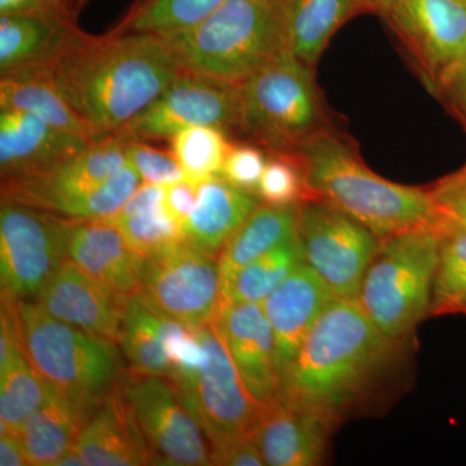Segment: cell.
Masks as SVG:
<instances>
[{"label": "cell", "mask_w": 466, "mask_h": 466, "mask_svg": "<svg viewBox=\"0 0 466 466\" xmlns=\"http://www.w3.org/2000/svg\"><path fill=\"white\" fill-rule=\"evenodd\" d=\"M408 342L383 334L357 299H336L281 376L280 400L339 426L400 366Z\"/></svg>", "instance_id": "cell-1"}, {"label": "cell", "mask_w": 466, "mask_h": 466, "mask_svg": "<svg viewBox=\"0 0 466 466\" xmlns=\"http://www.w3.org/2000/svg\"><path fill=\"white\" fill-rule=\"evenodd\" d=\"M48 70L76 115L106 137L142 115L183 69L165 36L78 29Z\"/></svg>", "instance_id": "cell-2"}, {"label": "cell", "mask_w": 466, "mask_h": 466, "mask_svg": "<svg viewBox=\"0 0 466 466\" xmlns=\"http://www.w3.org/2000/svg\"><path fill=\"white\" fill-rule=\"evenodd\" d=\"M294 156L302 165L308 198L330 202L379 238L440 226L431 189L403 186L373 173L339 135L321 131Z\"/></svg>", "instance_id": "cell-3"}, {"label": "cell", "mask_w": 466, "mask_h": 466, "mask_svg": "<svg viewBox=\"0 0 466 466\" xmlns=\"http://www.w3.org/2000/svg\"><path fill=\"white\" fill-rule=\"evenodd\" d=\"M164 36L183 70L238 86L289 48L280 0H226L198 25Z\"/></svg>", "instance_id": "cell-4"}, {"label": "cell", "mask_w": 466, "mask_h": 466, "mask_svg": "<svg viewBox=\"0 0 466 466\" xmlns=\"http://www.w3.org/2000/svg\"><path fill=\"white\" fill-rule=\"evenodd\" d=\"M438 254L437 226L408 229L380 241L357 300L390 339L410 342L417 325L431 317Z\"/></svg>", "instance_id": "cell-5"}, {"label": "cell", "mask_w": 466, "mask_h": 466, "mask_svg": "<svg viewBox=\"0 0 466 466\" xmlns=\"http://www.w3.org/2000/svg\"><path fill=\"white\" fill-rule=\"evenodd\" d=\"M17 309L26 357L52 388L95 410L122 385L118 343L57 320L35 300H18Z\"/></svg>", "instance_id": "cell-6"}, {"label": "cell", "mask_w": 466, "mask_h": 466, "mask_svg": "<svg viewBox=\"0 0 466 466\" xmlns=\"http://www.w3.org/2000/svg\"><path fill=\"white\" fill-rule=\"evenodd\" d=\"M312 66L288 48L240 85L241 127L280 155L327 130Z\"/></svg>", "instance_id": "cell-7"}, {"label": "cell", "mask_w": 466, "mask_h": 466, "mask_svg": "<svg viewBox=\"0 0 466 466\" xmlns=\"http://www.w3.org/2000/svg\"><path fill=\"white\" fill-rule=\"evenodd\" d=\"M128 142L124 135H109L46 173L2 180V201L42 208L66 219H99V186L128 161Z\"/></svg>", "instance_id": "cell-8"}, {"label": "cell", "mask_w": 466, "mask_h": 466, "mask_svg": "<svg viewBox=\"0 0 466 466\" xmlns=\"http://www.w3.org/2000/svg\"><path fill=\"white\" fill-rule=\"evenodd\" d=\"M297 238L305 263L336 299H357L381 238L348 213L319 198L299 205Z\"/></svg>", "instance_id": "cell-9"}, {"label": "cell", "mask_w": 466, "mask_h": 466, "mask_svg": "<svg viewBox=\"0 0 466 466\" xmlns=\"http://www.w3.org/2000/svg\"><path fill=\"white\" fill-rule=\"evenodd\" d=\"M205 361L191 388L177 392L211 450L253 437L263 406L245 388L216 321L196 328Z\"/></svg>", "instance_id": "cell-10"}, {"label": "cell", "mask_w": 466, "mask_h": 466, "mask_svg": "<svg viewBox=\"0 0 466 466\" xmlns=\"http://www.w3.org/2000/svg\"><path fill=\"white\" fill-rule=\"evenodd\" d=\"M69 219L42 208L2 201L0 284L2 297H36L67 259Z\"/></svg>", "instance_id": "cell-11"}, {"label": "cell", "mask_w": 466, "mask_h": 466, "mask_svg": "<svg viewBox=\"0 0 466 466\" xmlns=\"http://www.w3.org/2000/svg\"><path fill=\"white\" fill-rule=\"evenodd\" d=\"M140 293L164 317L200 328L219 308V259L186 242L159 251L144 262Z\"/></svg>", "instance_id": "cell-12"}, {"label": "cell", "mask_w": 466, "mask_h": 466, "mask_svg": "<svg viewBox=\"0 0 466 466\" xmlns=\"http://www.w3.org/2000/svg\"><path fill=\"white\" fill-rule=\"evenodd\" d=\"M196 126L219 128L226 134L240 128V86L182 70L157 99L118 134L130 140L171 139Z\"/></svg>", "instance_id": "cell-13"}, {"label": "cell", "mask_w": 466, "mask_h": 466, "mask_svg": "<svg viewBox=\"0 0 466 466\" xmlns=\"http://www.w3.org/2000/svg\"><path fill=\"white\" fill-rule=\"evenodd\" d=\"M165 376L133 373L122 390L133 408L152 465H211V447L173 382Z\"/></svg>", "instance_id": "cell-14"}, {"label": "cell", "mask_w": 466, "mask_h": 466, "mask_svg": "<svg viewBox=\"0 0 466 466\" xmlns=\"http://www.w3.org/2000/svg\"><path fill=\"white\" fill-rule=\"evenodd\" d=\"M386 17L434 86L466 55L465 0H398Z\"/></svg>", "instance_id": "cell-15"}, {"label": "cell", "mask_w": 466, "mask_h": 466, "mask_svg": "<svg viewBox=\"0 0 466 466\" xmlns=\"http://www.w3.org/2000/svg\"><path fill=\"white\" fill-rule=\"evenodd\" d=\"M245 388L260 406L280 397L274 332L260 303H236L218 309L214 317Z\"/></svg>", "instance_id": "cell-16"}, {"label": "cell", "mask_w": 466, "mask_h": 466, "mask_svg": "<svg viewBox=\"0 0 466 466\" xmlns=\"http://www.w3.org/2000/svg\"><path fill=\"white\" fill-rule=\"evenodd\" d=\"M126 297L97 283L66 259L34 300L57 320L118 343Z\"/></svg>", "instance_id": "cell-17"}, {"label": "cell", "mask_w": 466, "mask_h": 466, "mask_svg": "<svg viewBox=\"0 0 466 466\" xmlns=\"http://www.w3.org/2000/svg\"><path fill=\"white\" fill-rule=\"evenodd\" d=\"M92 140L58 130L39 116L20 109H0L2 180L32 177L75 157Z\"/></svg>", "instance_id": "cell-18"}, {"label": "cell", "mask_w": 466, "mask_h": 466, "mask_svg": "<svg viewBox=\"0 0 466 466\" xmlns=\"http://www.w3.org/2000/svg\"><path fill=\"white\" fill-rule=\"evenodd\" d=\"M337 426L320 413L279 398L263 408L253 440L269 466H317Z\"/></svg>", "instance_id": "cell-19"}, {"label": "cell", "mask_w": 466, "mask_h": 466, "mask_svg": "<svg viewBox=\"0 0 466 466\" xmlns=\"http://www.w3.org/2000/svg\"><path fill=\"white\" fill-rule=\"evenodd\" d=\"M67 259L110 290L131 296L140 291L146 257L106 220L69 219Z\"/></svg>", "instance_id": "cell-20"}, {"label": "cell", "mask_w": 466, "mask_h": 466, "mask_svg": "<svg viewBox=\"0 0 466 466\" xmlns=\"http://www.w3.org/2000/svg\"><path fill=\"white\" fill-rule=\"evenodd\" d=\"M334 299L332 290L305 263L260 303L274 332L280 377L296 357L315 321Z\"/></svg>", "instance_id": "cell-21"}, {"label": "cell", "mask_w": 466, "mask_h": 466, "mask_svg": "<svg viewBox=\"0 0 466 466\" xmlns=\"http://www.w3.org/2000/svg\"><path fill=\"white\" fill-rule=\"evenodd\" d=\"M76 447L88 466L152 465L148 443L122 385L100 401Z\"/></svg>", "instance_id": "cell-22"}, {"label": "cell", "mask_w": 466, "mask_h": 466, "mask_svg": "<svg viewBox=\"0 0 466 466\" xmlns=\"http://www.w3.org/2000/svg\"><path fill=\"white\" fill-rule=\"evenodd\" d=\"M262 205L256 192L214 177L198 186V200L183 225L184 242L219 259L233 235Z\"/></svg>", "instance_id": "cell-23"}, {"label": "cell", "mask_w": 466, "mask_h": 466, "mask_svg": "<svg viewBox=\"0 0 466 466\" xmlns=\"http://www.w3.org/2000/svg\"><path fill=\"white\" fill-rule=\"evenodd\" d=\"M78 29L33 15H0V76L50 69Z\"/></svg>", "instance_id": "cell-24"}, {"label": "cell", "mask_w": 466, "mask_h": 466, "mask_svg": "<svg viewBox=\"0 0 466 466\" xmlns=\"http://www.w3.org/2000/svg\"><path fill=\"white\" fill-rule=\"evenodd\" d=\"M94 410L56 390L35 410L20 431L30 465L55 466L76 446Z\"/></svg>", "instance_id": "cell-25"}, {"label": "cell", "mask_w": 466, "mask_h": 466, "mask_svg": "<svg viewBox=\"0 0 466 466\" xmlns=\"http://www.w3.org/2000/svg\"><path fill=\"white\" fill-rule=\"evenodd\" d=\"M164 200V186L143 182L106 222L147 258L184 242L183 227L167 213Z\"/></svg>", "instance_id": "cell-26"}, {"label": "cell", "mask_w": 466, "mask_h": 466, "mask_svg": "<svg viewBox=\"0 0 466 466\" xmlns=\"http://www.w3.org/2000/svg\"><path fill=\"white\" fill-rule=\"evenodd\" d=\"M0 109L25 110L58 130L92 142L103 139L61 96L48 69L0 76Z\"/></svg>", "instance_id": "cell-27"}, {"label": "cell", "mask_w": 466, "mask_h": 466, "mask_svg": "<svg viewBox=\"0 0 466 466\" xmlns=\"http://www.w3.org/2000/svg\"><path fill=\"white\" fill-rule=\"evenodd\" d=\"M299 205L276 207L262 202L248 218L220 254V290L244 267L297 235Z\"/></svg>", "instance_id": "cell-28"}, {"label": "cell", "mask_w": 466, "mask_h": 466, "mask_svg": "<svg viewBox=\"0 0 466 466\" xmlns=\"http://www.w3.org/2000/svg\"><path fill=\"white\" fill-rule=\"evenodd\" d=\"M288 45L309 66L321 54L345 21L360 11V0H280Z\"/></svg>", "instance_id": "cell-29"}, {"label": "cell", "mask_w": 466, "mask_h": 466, "mask_svg": "<svg viewBox=\"0 0 466 466\" xmlns=\"http://www.w3.org/2000/svg\"><path fill=\"white\" fill-rule=\"evenodd\" d=\"M168 321L140 291L126 297L118 345L134 373L167 377Z\"/></svg>", "instance_id": "cell-30"}, {"label": "cell", "mask_w": 466, "mask_h": 466, "mask_svg": "<svg viewBox=\"0 0 466 466\" xmlns=\"http://www.w3.org/2000/svg\"><path fill=\"white\" fill-rule=\"evenodd\" d=\"M303 265L305 257L296 235L240 269L220 290L219 308L265 302L272 291Z\"/></svg>", "instance_id": "cell-31"}, {"label": "cell", "mask_w": 466, "mask_h": 466, "mask_svg": "<svg viewBox=\"0 0 466 466\" xmlns=\"http://www.w3.org/2000/svg\"><path fill=\"white\" fill-rule=\"evenodd\" d=\"M54 388L26 357L25 349L0 367V434L20 433L27 419L50 398Z\"/></svg>", "instance_id": "cell-32"}, {"label": "cell", "mask_w": 466, "mask_h": 466, "mask_svg": "<svg viewBox=\"0 0 466 466\" xmlns=\"http://www.w3.org/2000/svg\"><path fill=\"white\" fill-rule=\"evenodd\" d=\"M226 0H135L113 32L170 35L198 25Z\"/></svg>", "instance_id": "cell-33"}, {"label": "cell", "mask_w": 466, "mask_h": 466, "mask_svg": "<svg viewBox=\"0 0 466 466\" xmlns=\"http://www.w3.org/2000/svg\"><path fill=\"white\" fill-rule=\"evenodd\" d=\"M431 315L466 314V228L440 223Z\"/></svg>", "instance_id": "cell-34"}, {"label": "cell", "mask_w": 466, "mask_h": 466, "mask_svg": "<svg viewBox=\"0 0 466 466\" xmlns=\"http://www.w3.org/2000/svg\"><path fill=\"white\" fill-rule=\"evenodd\" d=\"M231 147L225 131L208 126L186 128L171 137L174 157L179 162L186 180L196 186L220 177Z\"/></svg>", "instance_id": "cell-35"}, {"label": "cell", "mask_w": 466, "mask_h": 466, "mask_svg": "<svg viewBox=\"0 0 466 466\" xmlns=\"http://www.w3.org/2000/svg\"><path fill=\"white\" fill-rule=\"evenodd\" d=\"M276 155L267 162L257 193L263 204L299 205L309 196L302 165L297 156Z\"/></svg>", "instance_id": "cell-36"}, {"label": "cell", "mask_w": 466, "mask_h": 466, "mask_svg": "<svg viewBox=\"0 0 466 466\" xmlns=\"http://www.w3.org/2000/svg\"><path fill=\"white\" fill-rule=\"evenodd\" d=\"M127 156L144 183L167 187L186 179L174 155L146 146L140 140L128 142Z\"/></svg>", "instance_id": "cell-37"}, {"label": "cell", "mask_w": 466, "mask_h": 466, "mask_svg": "<svg viewBox=\"0 0 466 466\" xmlns=\"http://www.w3.org/2000/svg\"><path fill=\"white\" fill-rule=\"evenodd\" d=\"M267 162L268 159L265 153L257 147L244 144L231 147L220 177L238 188L257 193Z\"/></svg>", "instance_id": "cell-38"}, {"label": "cell", "mask_w": 466, "mask_h": 466, "mask_svg": "<svg viewBox=\"0 0 466 466\" xmlns=\"http://www.w3.org/2000/svg\"><path fill=\"white\" fill-rule=\"evenodd\" d=\"M90 0H0V15H33L66 25L78 26Z\"/></svg>", "instance_id": "cell-39"}, {"label": "cell", "mask_w": 466, "mask_h": 466, "mask_svg": "<svg viewBox=\"0 0 466 466\" xmlns=\"http://www.w3.org/2000/svg\"><path fill=\"white\" fill-rule=\"evenodd\" d=\"M441 223L466 228V164L431 188Z\"/></svg>", "instance_id": "cell-40"}, {"label": "cell", "mask_w": 466, "mask_h": 466, "mask_svg": "<svg viewBox=\"0 0 466 466\" xmlns=\"http://www.w3.org/2000/svg\"><path fill=\"white\" fill-rule=\"evenodd\" d=\"M435 88L466 127V55L444 73Z\"/></svg>", "instance_id": "cell-41"}, {"label": "cell", "mask_w": 466, "mask_h": 466, "mask_svg": "<svg viewBox=\"0 0 466 466\" xmlns=\"http://www.w3.org/2000/svg\"><path fill=\"white\" fill-rule=\"evenodd\" d=\"M211 465L263 466L266 461L251 437L211 450Z\"/></svg>", "instance_id": "cell-42"}, {"label": "cell", "mask_w": 466, "mask_h": 466, "mask_svg": "<svg viewBox=\"0 0 466 466\" xmlns=\"http://www.w3.org/2000/svg\"><path fill=\"white\" fill-rule=\"evenodd\" d=\"M198 192V186L186 179L165 187V208L182 227L195 208Z\"/></svg>", "instance_id": "cell-43"}, {"label": "cell", "mask_w": 466, "mask_h": 466, "mask_svg": "<svg viewBox=\"0 0 466 466\" xmlns=\"http://www.w3.org/2000/svg\"><path fill=\"white\" fill-rule=\"evenodd\" d=\"M0 465H30L29 458L20 434L5 431L0 434Z\"/></svg>", "instance_id": "cell-44"}, {"label": "cell", "mask_w": 466, "mask_h": 466, "mask_svg": "<svg viewBox=\"0 0 466 466\" xmlns=\"http://www.w3.org/2000/svg\"><path fill=\"white\" fill-rule=\"evenodd\" d=\"M397 3L398 0H360L361 9L379 12L385 16Z\"/></svg>", "instance_id": "cell-45"}, {"label": "cell", "mask_w": 466, "mask_h": 466, "mask_svg": "<svg viewBox=\"0 0 466 466\" xmlns=\"http://www.w3.org/2000/svg\"><path fill=\"white\" fill-rule=\"evenodd\" d=\"M85 461L82 459L81 453L76 450V447H72L67 452L64 453L60 459L57 460L55 466H84Z\"/></svg>", "instance_id": "cell-46"}, {"label": "cell", "mask_w": 466, "mask_h": 466, "mask_svg": "<svg viewBox=\"0 0 466 466\" xmlns=\"http://www.w3.org/2000/svg\"><path fill=\"white\" fill-rule=\"evenodd\" d=\"M465 3H466V0H465Z\"/></svg>", "instance_id": "cell-47"}, {"label": "cell", "mask_w": 466, "mask_h": 466, "mask_svg": "<svg viewBox=\"0 0 466 466\" xmlns=\"http://www.w3.org/2000/svg\"><path fill=\"white\" fill-rule=\"evenodd\" d=\"M465 317H466V314H465Z\"/></svg>", "instance_id": "cell-48"}]
</instances>
